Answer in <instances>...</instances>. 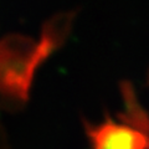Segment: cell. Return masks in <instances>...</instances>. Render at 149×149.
<instances>
[{"mask_svg":"<svg viewBox=\"0 0 149 149\" xmlns=\"http://www.w3.org/2000/svg\"><path fill=\"white\" fill-rule=\"evenodd\" d=\"M73 14H58L42 27L35 41L24 35H8L0 40V102L21 104L29 98L36 70L63 44Z\"/></svg>","mask_w":149,"mask_h":149,"instance_id":"obj_1","label":"cell"},{"mask_svg":"<svg viewBox=\"0 0 149 149\" xmlns=\"http://www.w3.org/2000/svg\"><path fill=\"white\" fill-rule=\"evenodd\" d=\"M86 132L93 149H148L149 147L147 134L112 119L98 125L86 124Z\"/></svg>","mask_w":149,"mask_h":149,"instance_id":"obj_2","label":"cell"},{"mask_svg":"<svg viewBox=\"0 0 149 149\" xmlns=\"http://www.w3.org/2000/svg\"><path fill=\"white\" fill-rule=\"evenodd\" d=\"M148 149H149V147H148Z\"/></svg>","mask_w":149,"mask_h":149,"instance_id":"obj_3","label":"cell"}]
</instances>
